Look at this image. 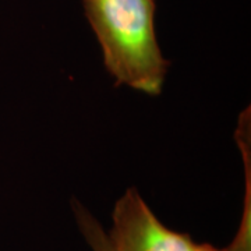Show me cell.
<instances>
[{"instance_id": "cell-1", "label": "cell", "mask_w": 251, "mask_h": 251, "mask_svg": "<svg viewBox=\"0 0 251 251\" xmlns=\"http://www.w3.org/2000/svg\"><path fill=\"white\" fill-rule=\"evenodd\" d=\"M82 9L117 85L161 95L169 60L156 35V0H82Z\"/></svg>"}, {"instance_id": "cell-2", "label": "cell", "mask_w": 251, "mask_h": 251, "mask_svg": "<svg viewBox=\"0 0 251 251\" xmlns=\"http://www.w3.org/2000/svg\"><path fill=\"white\" fill-rule=\"evenodd\" d=\"M106 236L110 251H193L197 244L163 224L134 187L115 202Z\"/></svg>"}, {"instance_id": "cell-3", "label": "cell", "mask_w": 251, "mask_h": 251, "mask_svg": "<svg viewBox=\"0 0 251 251\" xmlns=\"http://www.w3.org/2000/svg\"><path fill=\"white\" fill-rule=\"evenodd\" d=\"M73 212L82 237L92 251H110L108 236L98 219L78 201H73Z\"/></svg>"}, {"instance_id": "cell-4", "label": "cell", "mask_w": 251, "mask_h": 251, "mask_svg": "<svg viewBox=\"0 0 251 251\" xmlns=\"http://www.w3.org/2000/svg\"><path fill=\"white\" fill-rule=\"evenodd\" d=\"M193 251H229V250H227V247H225V249H218V247L212 246V244H208V243H201V244L197 243Z\"/></svg>"}]
</instances>
